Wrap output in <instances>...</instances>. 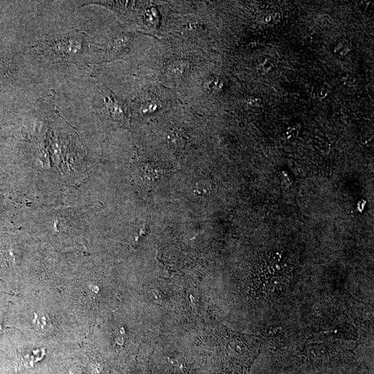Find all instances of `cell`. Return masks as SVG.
Wrapping results in <instances>:
<instances>
[{"mask_svg": "<svg viewBox=\"0 0 374 374\" xmlns=\"http://www.w3.org/2000/svg\"><path fill=\"white\" fill-rule=\"evenodd\" d=\"M37 48L44 57L51 62L80 64L87 51V39L83 33L72 32L44 42Z\"/></svg>", "mask_w": 374, "mask_h": 374, "instance_id": "obj_2", "label": "cell"}, {"mask_svg": "<svg viewBox=\"0 0 374 374\" xmlns=\"http://www.w3.org/2000/svg\"><path fill=\"white\" fill-rule=\"evenodd\" d=\"M35 325L37 328L42 331H46L51 327V322L46 314H40L36 317Z\"/></svg>", "mask_w": 374, "mask_h": 374, "instance_id": "obj_3", "label": "cell"}, {"mask_svg": "<svg viewBox=\"0 0 374 374\" xmlns=\"http://www.w3.org/2000/svg\"><path fill=\"white\" fill-rule=\"evenodd\" d=\"M220 343L215 374H250L251 367L260 351L258 338L226 330Z\"/></svg>", "mask_w": 374, "mask_h": 374, "instance_id": "obj_1", "label": "cell"}]
</instances>
